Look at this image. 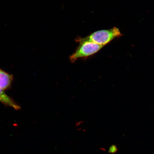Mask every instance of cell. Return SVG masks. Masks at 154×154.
<instances>
[{
    "mask_svg": "<svg viewBox=\"0 0 154 154\" xmlns=\"http://www.w3.org/2000/svg\"><path fill=\"white\" fill-rule=\"evenodd\" d=\"M122 36L119 29L116 27L108 29L102 30L92 32L84 38H78L77 42L88 41L105 46L113 40Z\"/></svg>",
    "mask_w": 154,
    "mask_h": 154,
    "instance_id": "obj_1",
    "label": "cell"
},
{
    "mask_svg": "<svg viewBox=\"0 0 154 154\" xmlns=\"http://www.w3.org/2000/svg\"><path fill=\"white\" fill-rule=\"evenodd\" d=\"M104 46L93 42L82 41L79 42L76 50L69 57L71 62L74 63L79 59H86L97 53Z\"/></svg>",
    "mask_w": 154,
    "mask_h": 154,
    "instance_id": "obj_2",
    "label": "cell"
},
{
    "mask_svg": "<svg viewBox=\"0 0 154 154\" xmlns=\"http://www.w3.org/2000/svg\"><path fill=\"white\" fill-rule=\"evenodd\" d=\"M12 75L9 74L0 69V87L4 90L11 88L13 80Z\"/></svg>",
    "mask_w": 154,
    "mask_h": 154,
    "instance_id": "obj_3",
    "label": "cell"
},
{
    "mask_svg": "<svg viewBox=\"0 0 154 154\" xmlns=\"http://www.w3.org/2000/svg\"><path fill=\"white\" fill-rule=\"evenodd\" d=\"M0 102L5 106L13 108L15 110H19L20 107L15 102L5 94L4 90L0 87Z\"/></svg>",
    "mask_w": 154,
    "mask_h": 154,
    "instance_id": "obj_4",
    "label": "cell"
},
{
    "mask_svg": "<svg viewBox=\"0 0 154 154\" xmlns=\"http://www.w3.org/2000/svg\"><path fill=\"white\" fill-rule=\"evenodd\" d=\"M118 151L117 146L115 144L111 145L109 148V153L110 154H114L116 153Z\"/></svg>",
    "mask_w": 154,
    "mask_h": 154,
    "instance_id": "obj_5",
    "label": "cell"
}]
</instances>
